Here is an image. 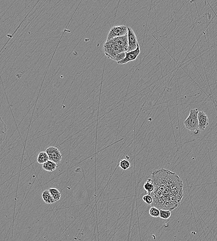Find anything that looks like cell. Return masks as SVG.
Returning <instances> with one entry per match:
<instances>
[{
	"label": "cell",
	"mask_w": 217,
	"mask_h": 241,
	"mask_svg": "<svg viewBox=\"0 0 217 241\" xmlns=\"http://www.w3.org/2000/svg\"><path fill=\"white\" fill-rule=\"evenodd\" d=\"M198 113L199 111L197 108L191 110L190 115L184 122L186 129L195 134H198L200 131L199 129Z\"/></svg>",
	"instance_id": "7a4b0ae2"
},
{
	"label": "cell",
	"mask_w": 217,
	"mask_h": 241,
	"mask_svg": "<svg viewBox=\"0 0 217 241\" xmlns=\"http://www.w3.org/2000/svg\"><path fill=\"white\" fill-rule=\"evenodd\" d=\"M49 191L51 193L52 196L53 197V198L54 199L56 202L58 201L60 199L61 194L60 192H59L57 189L54 188H50Z\"/></svg>",
	"instance_id": "9a60e30c"
},
{
	"label": "cell",
	"mask_w": 217,
	"mask_h": 241,
	"mask_svg": "<svg viewBox=\"0 0 217 241\" xmlns=\"http://www.w3.org/2000/svg\"><path fill=\"white\" fill-rule=\"evenodd\" d=\"M1 119V123H0V141H1V144L3 143V141L5 140L6 135H7V128L6 126L5 123L3 122L2 119Z\"/></svg>",
	"instance_id": "7c38bea8"
},
{
	"label": "cell",
	"mask_w": 217,
	"mask_h": 241,
	"mask_svg": "<svg viewBox=\"0 0 217 241\" xmlns=\"http://www.w3.org/2000/svg\"><path fill=\"white\" fill-rule=\"evenodd\" d=\"M42 198L46 204H52L56 202L49 190H46L43 192Z\"/></svg>",
	"instance_id": "8fae6325"
},
{
	"label": "cell",
	"mask_w": 217,
	"mask_h": 241,
	"mask_svg": "<svg viewBox=\"0 0 217 241\" xmlns=\"http://www.w3.org/2000/svg\"><path fill=\"white\" fill-rule=\"evenodd\" d=\"M150 215L153 217H158L160 216V210L155 207H151L149 211Z\"/></svg>",
	"instance_id": "ac0fdd59"
},
{
	"label": "cell",
	"mask_w": 217,
	"mask_h": 241,
	"mask_svg": "<svg viewBox=\"0 0 217 241\" xmlns=\"http://www.w3.org/2000/svg\"><path fill=\"white\" fill-rule=\"evenodd\" d=\"M151 179L154 189L148 194L153 199L151 207L170 211L177 208L184 197V184L180 177L161 168L153 172Z\"/></svg>",
	"instance_id": "6da1fadb"
},
{
	"label": "cell",
	"mask_w": 217,
	"mask_h": 241,
	"mask_svg": "<svg viewBox=\"0 0 217 241\" xmlns=\"http://www.w3.org/2000/svg\"><path fill=\"white\" fill-rule=\"evenodd\" d=\"M144 188L145 190L149 193H151L154 189L153 181L151 178H149L146 183L144 184Z\"/></svg>",
	"instance_id": "5bb4252c"
},
{
	"label": "cell",
	"mask_w": 217,
	"mask_h": 241,
	"mask_svg": "<svg viewBox=\"0 0 217 241\" xmlns=\"http://www.w3.org/2000/svg\"><path fill=\"white\" fill-rule=\"evenodd\" d=\"M128 34V27L125 26H118L112 28L107 35L106 40H110L115 38L124 36Z\"/></svg>",
	"instance_id": "277c9868"
},
{
	"label": "cell",
	"mask_w": 217,
	"mask_h": 241,
	"mask_svg": "<svg viewBox=\"0 0 217 241\" xmlns=\"http://www.w3.org/2000/svg\"><path fill=\"white\" fill-rule=\"evenodd\" d=\"M143 199L144 200V201L147 205H151L152 203H153V199H152V197L149 194L144 196L143 198Z\"/></svg>",
	"instance_id": "ffe728a7"
},
{
	"label": "cell",
	"mask_w": 217,
	"mask_h": 241,
	"mask_svg": "<svg viewBox=\"0 0 217 241\" xmlns=\"http://www.w3.org/2000/svg\"><path fill=\"white\" fill-rule=\"evenodd\" d=\"M128 36L129 47L127 52H132L137 49L139 44L136 35L130 27H128Z\"/></svg>",
	"instance_id": "8992f818"
},
{
	"label": "cell",
	"mask_w": 217,
	"mask_h": 241,
	"mask_svg": "<svg viewBox=\"0 0 217 241\" xmlns=\"http://www.w3.org/2000/svg\"><path fill=\"white\" fill-rule=\"evenodd\" d=\"M46 152L48 155L50 160L54 162L57 164L60 163L62 159V155L58 148L54 147H50L47 148Z\"/></svg>",
	"instance_id": "5b68a950"
},
{
	"label": "cell",
	"mask_w": 217,
	"mask_h": 241,
	"mask_svg": "<svg viewBox=\"0 0 217 241\" xmlns=\"http://www.w3.org/2000/svg\"><path fill=\"white\" fill-rule=\"evenodd\" d=\"M58 168L57 164L54 162L48 160L43 165L42 168L44 170L48 172H53Z\"/></svg>",
	"instance_id": "30bf717a"
},
{
	"label": "cell",
	"mask_w": 217,
	"mask_h": 241,
	"mask_svg": "<svg viewBox=\"0 0 217 241\" xmlns=\"http://www.w3.org/2000/svg\"><path fill=\"white\" fill-rule=\"evenodd\" d=\"M49 160V156L46 152H40L38 157L37 162L39 164H44Z\"/></svg>",
	"instance_id": "4fadbf2b"
},
{
	"label": "cell",
	"mask_w": 217,
	"mask_h": 241,
	"mask_svg": "<svg viewBox=\"0 0 217 241\" xmlns=\"http://www.w3.org/2000/svg\"><path fill=\"white\" fill-rule=\"evenodd\" d=\"M131 164L127 160L123 159L121 160L119 163V166L122 170H126L130 167Z\"/></svg>",
	"instance_id": "e0dca14e"
},
{
	"label": "cell",
	"mask_w": 217,
	"mask_h": 241,
	"mask_svg": "<svg viewBox=\"0 0 217 241\" xmlns=\"http://www.w3.org/2000/svg\"><path fill=\"white\" fill-rule=\"evenodd\" d=\"M171 211L168 210H160L159 217L163 219H168L171 217Z\"/></svg>",
	"instance_id": "2e32d148"
},
{
	"label": "cell",
	"mask_w": 217,
	"mask_h": 241,
	"mask_svg": "<svg viewBox=\"0 0 217 241\" xmlns=\"http://www.w3.org/2000/svg\"><path fill=\"white\" fill-rule=\"evenodd\" d=\"M103 50L107 58L112 60L117 54L127 52L123 47L112 40H106L103 46Z\"/></svg>",
	"instance_id": "3957f363"
},
{
	"label": "cell",
	"mask_w": 217,
	"mask_h": 241,
	"mask_svg": "<svg viewBox=\"0 0 217 241\" xmlns=\"http://www.w3.org/2000/svg\"><path fill=\"white\" fill-rule=\"evenodd\" d=\"M126 53H122L117 54V55L115 56V58H113V60L117 62H118L121 60H122V59H124L126 57Z\"/></svg>",
	"instance_id": "d6986e66"
},
{
	"label": "cell",
	"mask_w": 217,
	"mask_h": 241,
	"mask_svg": "<svg viewBox=\"0 0 217 241\" xmlns=\"http://www.w3.org/2000/svg\"><path fill=\"white\" fill-rule=\"evenodd\" d=\"M140 53V49L139 46H138V48L136 50L132 52H127L126 53V57L124 59H122L120 61L117 62V63L120 65H124L127 64L129 62L133 61L136 59Z\"/></svg>",
	"instance_id": "52a82bcc"
},
{
	"label": "cell",
	"mask_w": 217,
	"mask_h": 241,
	"mask_svg": "<svg viewBox=\"0 0 217 241\" xmlns=\"http://www.w3.org/2000/svg\"><path fill=\"white\" fill-rule=\"evenodd\" d=\"M199 122V129L200 131H204L206 127L208 125L209 120L208 116L204 111H199L198 113Z\"/></svg>",
	"instance_id": "ba28073f"
},
{
	"label": "cell",
	"mask_w": 217,
	"mask_h": 241,
	"mask_svg": "<svg viewBox=\"0 0 217 241\" xmlns=\"http://www.w3.org/2000/svg\"><path fill=\"white\" fill-rule=\"evenodd\" d=\"M111 40L123 47L127 52L129 47L128 34L124 36L115 38Z\"/></svg>",
	"instance_id": "9c48e42d"
}]
</instances>
